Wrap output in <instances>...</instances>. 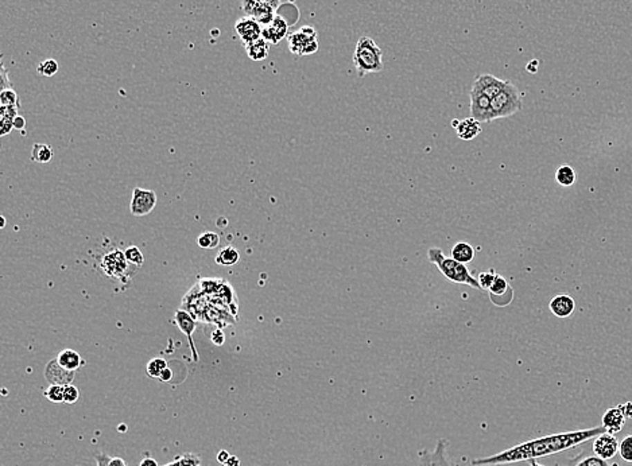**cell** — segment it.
<instances>
[{
    "instance_id": "cell-7",
    "label": "cell",
    "mask_w": 632,
    "mask_h": 466,
    "mask_svg": "<svg viewBox=\"0 0 632 466\" xmlns=\"http://www.w3.org/2000/svg\"><path fill=\"white\" fill-rule=\"evenodd\" d=\"M157 194L154 190L149 189H142V187H135L132 190L131 204H130V210L132 214L136 217L147 216L150 214L154 207L157 205Z\"/></svg>"
},
{
    "instance_id": "cell-18",
    "label": "cell",
    "mask_w": 632,
    "mask_h": 466,
    "mask_svg": "<svg viewBox=\"0 0 632 466\" xmlns=\"http://www.w3.org/2000/svg\"><path fill=\"white\" fill-rule=\"evenodd\" d=\"M452 126L456 130L457 136L463 140H472L481 132L480 122H477L472 116L464 120H453Z\"/></svg>"
},
{
    "instance_id": "cell-45",
    "label": "cell",
    "mask_w": 632,
    "mask_h": 466,
    "mask_svg": "<svg viewBox=\"0 0 632 466\" xmlns=\"http://www.w3.org/2000/svg\"><path fill=\"white\" fill-rule=\"evenodd\" d=\"M230 457H231V456H230V454H228L225 450H221V451L217 454V460H219V463H220V464H225V463L228 461V458H230Z\"/></svg>"
},
{
    "instance_id": "cell-20",
    "label": "cell",
    "mask_w": 632,
    "mask_h": 466,
    "mask_svg": "<svg viewBox=\"0 0 632 466\" xmlns=\"http://www.w3.org/2000/svg\"><path fill=\"white\" fill-rule=\"evenodd\" d=\"M566 466H620L617 463H613L611 460H604V458H600L599 456L596 454H585V453H581L579 456H576L575 458H572L569 461V464Z\"/></svg>"
},
{
    "instance_id": "cell-36",
    "label": "cell",
    "mask_w": 632,
    "mask_h": 466,
    "mask_svg": "<svg viewBox=\"0 0 632 466\" xmlns=\"http://www.w3.org/2000/svg\"><path fill=\"white\" fill-rule=\"evenodd\" d=\"M45 396L53 403L64 402V386L50 384V387L45 391Z\"/></svg>"
},
{
    "instance_id": "cell-21",
    "label": "cell",
    "mask_w": 632,
    "mask_h": 466,
    "mask_svg": "<svg viewBox=\"0 0 632 466\" xmlns=\"http://www.w3.org/2000/svg\"><path fill=\"white\" fill-rule=\"evenodd\" d=\"M57 362L59 363L61 366H64L65 369L68 371H73L76 372L79 369L80 366L84 364L81 356L76 351L73 349H64L58 353L57 356Z\"/></svg>"
},
{
    "instance_id": "cell-10",
    "label": "cell",
    "mask_w": 632,
    "mask_h": 466,
    "mask_svg": "<svg viewBox=\"0 0 632 466\" xmlns=\"http://www.w3.org/2000/svg\"><path fill=\"white\" fill-rule=\"evenodd\" d=\"M619 445L620 442L615 437V434H609L606 431L595 438L592 450L593 454L599 456L600 458L613 460L619 453Z\"/></svg>"
},
{
    "instance_id": "cell-46",
    "label": "cell",
    "mask_w": 632,
    "mask_h": 466,
    "mask_svg": "<svg viewBox=\"0 0 632 466\" xmlns=\"http://www.w3.org/2000/svg\"><path fill=\"white\" fill-rule=\"evenodd\" d=\"M526 69L530 73H537V71H538V61H537V59H532V61L527 65Z\"/></svg>"
},
{
    "instance_id": "cell-32",
    "label": "cell",
    "mask_w": 632,
    "mask_h": 466,
    "mask_svg": "<svg viewBox=\"0 0 632 466\" xmlns=\"http://www.w3.org/2000/svg\"><path fill=\"white\" fill-rule=\"evenodd\" d=\"M38 73L45 77H53L58 72V62L55 59H45L38 65Z\"/></svg>"
},
{
    "instance_id": "cell-42",
    "label": "cell",
    "mask_w": 632,
    "mask_h": 466,
    "mask_svg": "<svg viewBox=\"0 0 632 466\" xmlns=\"http://www.w3.org/2000/svg\"><path fill=\"white\" fill-rule=\"evenodd\" d=\"M25 126H26L25 118H22V116L18 115V116L14 119V129H15V130L22 131L25 129Z\"/></svg>"
},
{
    "instance_id": "cell-9",
    "label": "cell",
    "mask_w": 632,
    "mask_h": 466,
    "mask_svg": "<svg viewBox=\"0 0 632 466\" xmlns=\"http://www.w3.org/2000/svg\"><path fill=\"white\" fill-rule=\"evenodd\" d=\"M235 31L244 46L262 38V25L252 17L240 18L235 24Z\"/></svg>"
},
{
    "instance_id": "cell-15",
    "label": "cell",
    "mask_w": 632,
    "mask_h": 466,
    "mask_svg": "<svg viewBox=\"0 0 632 466\" xmlns=\"http://www.w3.org/2000/svg\"><path fill=\"white\" fill-rule=\"evenodd\" d=\"M174 321L177 324V326L180 328V330L186 335L187 337V341H189V345H190V349H192V353H193V359L194 362H198V355H197V351H196V346L193 344V338H192V335L194 333L196 330V321L194 318L185 310H177L176 314H174Z\"/></svg>"
},
{
    "instance_id": "cell-43",
    "label": "cell",
    "mask_w": 632,
    "mask_h": 466,
    "mask_svg": "<svg viewBox=\"0 0 632 466\" xmlns=\"http://www.w3.org/2000/svg\"><path fill=\"white\" fill-rule=\"evenodd\" d=\"M619 407L622 409L623 414L626 415L627 419H632V402L624 403V404H619Z\"/></svg>"
},
{
    "instance_id": "cell-26",
    "label": "cell",
    "mask_w": 632,
    "mask_h": 466,
    "mask_svg": "<svg viewBox=\"0 0 632 466\" xmlns=\"http://www.w3.org/2000/svg\"><path fill=\"white\" fill-rule=\"evenodd\" d=\"M53 158V150L49 145H42V143H35L32 146L31 151V160L37 163H48Z\"/></svg>"
},
{
    "instance_id": "cell-3",
    "label": "cell",
    "mask_w": 632,
    "mask_h": 466,
    "mask_svg": "<svg viewBox=\"0 0 632 466\" xmlns=\"http://www.w3.org/2000/svg\"><path fill=\"white\" fill-rule=\"evenodd\" d=\"M352 59L357 76L360 78L371 73H380L384 69L383 52L369 37L359 38Z\"/></svg>"
},
{
    "instance_id": "cell-31",
    "label": "cell",
    "mask_w": 632,
    "mask_h": 466,
    "mask_svg": "<svg viewBox=\"0 0 632 466\" xmlns=\"http://www.w3.org/2000/svg\"><path fill=\"white\" fill-rule=\"evenodd\" d=\"M619 456L623 461L632 464V434L626 436L619 445Z\"/></svg>"
},
{
    "instance_id": "cell-16",
    "label": "cell",
    "mask_w": 632,
    "mask_h": 466,
    "mask_svg": "<svg viewBox=\"0 0 632 466\" xmlns=\"http://www.w3.org/2000/svg\"><path fill=\"white\" fill-rule=\"evenodd\" d=\"M512 292H514V291H512L511 286L508 285V282H507L501 275L498 274L496 278H495V281H494V283H492L491 288H490V298H491V301H492L496 306H499V305H501V299H504L505 306H507V305H510L511 301H512ZM503 306H504V305H503ZM503 306H501V308H503Z\"/></svg>"
},
{
    "instance_id": "cell-25",
    "label": "cell",
    "mask_w": 632,
    "mask_h": 466,
    "mask_svg": "<svg viewBox=\"0 0 632 466\" xmlns=\"http://www.w3.org/2000/svg\"><path fill=\"white\" fill-rule=\"evenodd\" d=\"M239 260H240V254H239V251H237L236 248H234V247H225V248H223V250L217 254V257H216L214 261H216L219 265L231 267V265L236 264Z\"/></svg>"
},
{
    "instance_id": "cell-39",
    "label": "cell",
    "mask_w": 632,
    "mask_h": 466,
    "mask_svg": "<svg viewBox=\"0 0 632 466\" xmlns=\"http://www.w3.org/2000/svg\"><path fill=\"white\" fill-rule=\"evenodd\" d=\"M18 108L19 106H1L0 109V113H1V118H7V119H15L18 116Z\"/></svg>"
},
{
    "instance_id": "cell-30",
    "label": "cell",
    "mask_w": 632,
    "mask_h": 466,
    "mask_svg": "<svg viewBox=\"0 0 632 466\" xmlns=\"http://www.w3.org/2000/svg\"><path fill=\"white\" fill-rule=\"evenodd\" d=\"M167 368V363L166 360H163L162 357H156L153 360H150L149 364H147V375L150 378H157L159 379L162 372Z\"/></svg>"
},
{
    "instance_id": "cell-35",
    "label": "cell",
    "mask_w": 632,
    "mask_h": 466,
    "mask_svg": "<svg viewBox=\"0 0 632 466\" xmlns=\"http://www.w3.org/2000/svg\"><path fill=\"white\" fill-rule=\"evenodd\" d=\"M124 257H126V260H127L130 264L138 265V267L143 265V263H145V257H143L142 251H140L138 247H135V245L129 247V248L124 251Z\"/></svg>"
},
{
    "instance_id": "cell-19",
    "label": "cell",
    "mask_w": 632,
    "mask_h": 466,
    "mask_svg": "<svg viewBox=\"0 0 632 466\" xmlns=\"http://www.w3.org/2000/svg\"><path fill=\"white\" fill-rule=\"evenodd\" d=\"M549 308L555 317L568 318L573 314V311L576 309V304L570 295L561 294V295L554 297L553 299L550 301Z\"/></svg>"
},
{
    "instance_id": "cell-47",
    "label": "cell",
    "mask_w": 632,
    "mask_h": 466,
    "mask_svg": "<svg viewBox=\"0 0 632 466\" xmlns=\"http://www.w3.org/2000/svg\"><path fill=\"white\" fill-rule=\"evenodd\" d=\"M139 466H158V464H157V461H156L154 458H150V457H147V458L142 460V463L139 464Z\"/></svg>"
},
{
    "instance_id": "cell-22",
    "label": "cell",
    "mask_w": 632,
    "mask_h": 466,
    "mask_svg": "<svg viewBox=\"0 0 632 466\" xmlns=\"http://www.w3.org/2000/svg\"><path fill=\"white\" fill-rule=\"evenodd\" d=\"M474 248L470 244V243H465V241H460V243H456L453 247H452V251H450V255L452 258L463 264H468L471 263L472 260L474 259Z\"/></svg>"
},
{
    "instance_id": "cell-23",
    "label": "cell",
    "mask_w": 632,
    "mask_h": 466,
    "mask_svg": "<svg viewBox=\"0 0 632 466\" xmlns=\"http://www.w3.org/2000/svg\"><path fill=\"white\" fill-rule=\"evenodd\" d=\"M244 48H245L247 55L252 61H263L268 57V52H270V44L264 38H259L258 41H255Z\"/></svg>"
},
{
    "instance_id": "cell-34",
    "label": "cell",
    "mask_w": 632,
    "mask_h": 466,
    "mask_svg": "<svg viewBox=\"0 0 632 466\" xmlns=\"http://www.w3.org/2000/svg\"><path fill=\"white\" fill-rule=\"evenodd\" d=\"M496 275H498V274L495 272L494 268H491V270H488V271H484V272H480V274L476 277L480 288H481V290H488V291H490V288H491V286L494 283Z\"/></svg>"
},
{
    "instance_id": "cell-27",
    "label": "cell",
    "mask_w": 632,
    "mask_h": 466,
    "mask_svg": "<svg viewBox=\"0 0 632 466\" xmlns=\"http://www.w3.org/2000/svg\"><path fill=\"white\" fill-rule=\"evenodd\" d=\"M555 181L558 182L561 186H572L576 182V173L573 167L564 165L557 169L555 171Z\"/></svg>"
},
{
    "instance_id": "cell-48",
    "label": "cell",
    "mask_w": 632,
    "mask_h": 466,
    "mask_svg": "<svg viewBox=\"0 0 632 466\" xmlns=\"http://www.w3.org/2000/svg\"><path fill=\"white\" fill-rule=\"evenodd\" d=\"M240 465V461L236 457H230L228 461L225 464H223V466H239Z\"/></svg>"
},
{
    "instance_id": "cell-51",
    "label": "cell",
    "mask_w": 632,
    "mask_h": 466,
    "mask_svg": "<svg viewBox=\"0 0 632 466\" xmlns=\"http://www.w3.org/2000/svg\"><path fill=\"white\" fill-rule=\"evenodd\" d=\"M124 466H126V465H124Z\"/></svg>"
},
{
    "instance_id": "cell-13",
    "label": "cell",
    "mask_w": 632,
    "mask_h": 466,
    "mask_svg": "<svg viewBox=\"0 0 632 466\" xmlns=\"http://www.w3.org/2000/svg\"><path fill=\"white\" fill-rule=\"evenodd\" d=\"M471 116L480 123L490 122V111H491V99L484 96L481 92L472 88L471 89Z\"/></svg>"
},
{
    "instance_id": "cell-50",
    "label": "cell",
    "mask_w": 632,
    "mask_h": 466,
    "mask_svg": "<svg viewBox=\"0 0 632 466\" xmlns=\"http://www.w3.org/2000/svg\"><path fill=\"white\" fill-rule=\"evenodd\" d=\"M528 464H530V466H545L537 463V460H531V461H528Z\"/></svg>"
},
{
    "instance_id": "cell-5",
    "label": "cell",
    "mask_w": 632,
    "mask_h": 466,
    "mask_svg": "<svg viewBox=\"0 0 632 466\" xmlns=\"http://www.w3.org/2000/svg\"><path fill=\"white\" fill-rule=\"evenodd\" d=\"M279 4L281 0H241V10L245 17H252L263 27L274 21Z\"/></svg>"
},
{
    "instance_id": "cell-29",
    "label": "cell",
    "mask_w": 632,
    "mask_h": 466,
    "mask_svg": "<svg viewBox=\"0 0 632 466\" xmlns=\"http://www.w3.org/2000/svg\"><path fill=\"white\" fill-rule=\"evenodd\" d=\"M165 466H201V460L197 454L186 453V454L177 457L173 463Z\"/></svg>"
},
{
    "instance_id": "cell-37",
    "label": "cell",
    "mask_w": 632,
    "mask_h": 466,
    "mask_svg": "<svg viewBox=\"0 0 632 466\" xmlns=\"http://www.w3.org/2000/svg\"><path fill=\"white\" fill-rule=\"evenodd\" d=\"M80 392L77 387L68 384L64 387V402L68 404H73L79 400Z\"/></svg>"
},
{
    "instance_id": "cell-17",
    "label": "cell",
    "mask_w": 632,
    "mask_h": 466,
    "mask_svg": "<svg viewBox=\"0 0 632 466\" xmlns=\"http://www.w3.org/2000/svg\"><path fill=\"white\" fill-rule=\"evenodd\" d=\"M626 415L623 414L622 409L619 406L608 409L603 418H602V426L606 429V433L609 434H616L622 431V429L626 425Z\"/></svg>"
},
{
    "instance_id": "cell-41",
    "label": "cell",
    "mask_w": 632,
    "mask_h": 466,
    "mask_svg": "<svg viewBox=\"0 0 632 466\" xmlns=\"http://www.w3.org/2000/svg\"><path fill=\"white\" fill-rule=\"evenodd\" d=\"M1 81H3V82H1V84H3L1 91H3V89H7V88H11V84H10V81H8V73H7V71H6V68H4L3 65H1Z\"/></svg>"
},
{
    "instance_id": "cell-28",
    "label": "cell",
    "mask_w": 632,
    "mask_h": 466,
    "mask_svg": "<svg viewBox=\"0 0 632 466\" xmlns=\"http://www.w3.org/2000/svg\"><path fill=\"white\" fill-rule=\"evenodd\" d=\"M197 243H198V247L201 248H205V250H213L216 247H219L220 244V236L219 233L216 232H204L201 233L197 239Z\"/></svg>"
},
{
    "instance_id": "cell-12",
    "label": "cell",
    "mask_w": 632,
    "mask_h": 466,
    "mask_svg": "<svg viewBox=\"0 0 632 466\" xmlns=\"http://www.w3.org/2000/svg\"><path fill=\"white\" fill-rule=\"evenodd\" d=\"M75 373L76 372L68 371L64 366H61L59 363L57 362V359L50 360L46 365V368H45V378L50 384H54V386H64L65 387L68 384H72V382L75 379Z\"/></svg>"
},
{
    "instance_id": "cell-8",
    "label": "cell",
    "mask_w": 632,
    "mask_h": 466,
    "mask_svg": "<svg viewBox=\"0 0 632 466\" xmlns=\"http://www.w3.org/2000/svg\"><path fill=\"white\" fill-rule=\"evenodd\" d=\"M418 466H453L449 458L448 442L441 438L437 440L436 449L433 451H421Z\"/></svg>"
},
{
    "instance_id": "cell-40",
    "label": "cell",
    "mask_w": 632,
    "mask_h": 466,
    "mask_svg": "<svg viewBox=\"0 0 632 466\" xmlns=\"http://www.w3.org/2000/svg\"><path fill=\"white\" fill-rule=\"evenodd\" d=\"M211 338H212V342H213V344H214V345H217V346H220V345H223V344H224V341H225V336H224V333H223V330H220V329H217V330H214V332H213V333H212Z\"/></svg>"
},
{
    "instance_id": "cell-38",
    "label": "cell",
    "mask_w": 632,
    "mask_h": 466,
    "mask_svg": "<svg viewBox=\"0 0 632 466\" xmlns=\"http://www.w3.org/2000/svg\"><path fill=\"white\" fill-rule=\"evenodd\" d=\"M0 135L1 136H6L7 133H10L11 131L15 130L14 129V120L12 119H7V118H1V122H0Z\"/></svg>"
},
{
    "instance_id": "cell-44",
    "label": "cell",
    "mask_w": 632,
    "mask_h": 466,
    "mask_svg": "<svg viewBox=\"0 0 632 466\" xmlns=\"http://www.w3.org/2000/svg\"><path fill=\"white\" fill-rule=\"evenodd\" d=\"M171 378H173V372H171L169 368H166V369L162 372V375H160L159 380H162V382L167 383V382H170V380H171Z\"/></svg>"
},
{
    "instance_id": "cell-14",
    "label": "cell",
    "mask_w": 632,
    "mask_h": 466,
    "mask_svg": "<svg viewBox=\"0 0 632 466\" xmlns=\"http://www.w3.org/2000/svg\"><path fill=\"white\" fill-rule=\"evenodd\" d=\"M288 32L289 24L281 15H275L274 21L270 25L262 27V38H264L270 45H278L282 39H285Z\"/></svg>"
},
{
    "instance_id": "cell-1",
    "label": "cell",
    "mask_w": 632,
    "mask_h": 466,
    "mask_svg": "<svg viewBox=\"0 0 632 466\" xmlns=\"http://www.w3.org/2000/svg\"><path fill=\"white\" fill-rule=\"evenodd\" d=\"M603 433H606V429L603 426H597V427H592V429H586V430L552 434V436L527 440L525 443H519L517 446H512L491 457L476 458L471 464L472 466H498L525 463V461L528 463L531 460L548 457L552 454L569 450L586 440H595L596 437H599Z\"/></svg>"
},
{
    "instance_id": "cell-33",
    "label": "cell",
    "mask_w": 632,
    "mask_h": 466,
    "mask_svg": "<svg viewBox=\"0 0 632 466\" xmlns=\"http://www.w3.org/2000/svg\"><path fill=\"white\" fill-rule=\"evenodd\" d=\"M1 106H19V97L12 88L3 89L0 93Z\"/></svg>"
},
{
    "instance_id": "cell-49",
    "label": "cell",
    "mask_w": 632,
    "mask_h": 466,
    "mask_svg": "<svg viewBox=\"0 0 632 466\" xmlns=\"http://www.w3.org/2000/svg\"><path fill=\"white\" fill-rule=\"evenodd\" d=\"M4 227H6V218H4V216H0V228L3 230Z\"/></svg>"
},
{
    "instance_id": "cell-11",
    "label": "cell",
    "mask_w": 632,
    "mask_h": 466,
    "mask_svg": "<svg viewBox=\"0 0 632 466\" xmlns=\"http://www.w3.org/2000/svg\"><path fill=\"white\" fill-rule=\"evenodd\" d=\"M505 82L507 81L495 77L492 75H478L477 77L474 78L472 88L477 89L484 96H487L488 99L492 100L504 89Z\"/></svg>"
},
{
    "instance_id": "cell-6",
    "label": "cell",
    "mask_w": 632,
    "mask_h": 466,
    "mask_svg": "<svg viewBox=\"0 0 632 466\" xmlns=\"http://www.w3.org/2000/svg\"><path fill=\"white\" fill-rule=\"evenodd\" d=\"M290 52L295 55H310L318 50L317 31L315 27H301L298 31L291 32L288 37Z\"/></svg>"
},
{
    "instance_id": "cell-24",
    "label": "cell",
    "mask_w": 632,
    "mask_h": 466,
    "mask_svg": "<svg viewBox=\"0 0 632 466\" xmlns=\"http://www.w3.org/2000/svg\"><path fill=\"white\" fill-rule=\"evenodd\" d=\"M122 261H126L124 252L113 251L112 254H108V257L103 260V267L106 268V274L108 275H118V274L120 275L124 271V268L118 267V263H122Z\"/></svg>"
},
{
    "instance_id": "cell-2",
    "label": "cell",
    "mask_w": 632,
    "mask_h": 466,
    "mask_svg": "<svg viewBox=\"0 0 632 466\" xmlns=\"http://www.w3.org/2000/svg\"><path fill=\"white\" fill-rule=\"evenodd\" d=\"M427 258L431 264H434L441 274L453 283L458 285H467L472 288L481 290L478 282L474 277V274L470 271L467 264H463L453 258H447L443 252L441 248H430L427 252Z\"/></svg>"
},
{
    "instance_id": "cell-4",
    "label": "cell",
    "mask_w": 632,
    "mask_h": 466,
    "mask_svg": "<svg viewBox=\"0 0 632 466\" xmlns=\"http://www.w3.org/2000/svg\"><path fill=\"white\" fill-rule=\"evenodd\" d=\"M522 106L523 103L519 89L511 81H507L504 89L491 100L490 122L517 115L522 111Z\"/></svg>"
}]
</instances>
